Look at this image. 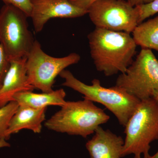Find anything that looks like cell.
<instances>
[{
  "label": "cell",
  "mask_w": 158,
  "mask_h": 158,
  "mask_svg": "<svg viewBox=\"0 0 158 158\" xmlns=\"http://www.w3.org/2000/svg\"><path fill=\"white\" fill-rule=\"evenodd\" d=\"M134 7L148 4L152 2L154 0H126Z\"/></svg>",
  "instance_id": "20"
},
{
  "label": "cell",
  "mask_w": 158,
  "mask_h": 158,
  "mask_svg": "<svg viewBox=\"0 0 158 158\" xmlns=\"http://www.w3.org/2000/svg\"><path fill=\"white\" fill-rule=\"evenodd\" d=\"M152 98L157 102L158 103V90H154L152 93Z\"/></svg>",
  "instance_id": "22"
},
{
  "label": "cell",
  "mask_w": 158,
  "mask_h": 158,
  "mask_svg": "<svg viewBox=\"0 0 158 158\" xmlns=\"http://www.w3.org/2000/svg\"><path fill=\"white\" fill-rule=\"evenodd\" d=\"M91 139L87 141L86 149L90 158H121L124 140L110 130L99 126Z\"/></svg>",
  "instance_id": "11"
},
{
  "label": "cell",
  "mask_w": 158,
  "mask_h": 158,
  "mask_svg": "<svg viewBox=\"0 0 158 158\" xmlns=\"http://www.w3.org/2000/svg\"><path fill=\"white\" fill-rule=\"evenodd\" d=\"M80 60V55L76 53L61 58L51 56L44 52L39 41L35 40L26 62L29 83L42 92H52L56 77Z\"/></svg>",
  "instance_id": "7"
},
{
  "label": "cell",
  "mask_w": 158,
  "mask_h": 158,
  "mask_svg": "<svg viewBox=\"0 0 158 158\" xmlns=\"http://www.w3.org/2000/svg\"><path fill=\"white\" fill-rule=\"evenodd\" d=\"M130 34L95 27L88 34L90 56L97 70L106 77L125 72L134 61L137 46Z\"/></svg>",
  "instance_id": "1"
},
{
  "label": "cell",
  "mask_w": 158,
  "mask_h": 158,
  "mask_svg": "<svg viewBox=\"0 0 158 158\" xmlns=\"http://www.w3.org/2000/svg\"><path fill=\"white\" fill-rule=\"evenodd\" d=\"M66 93L63 89L53 90L48 93H34L31 90L21 91L14 97V101L19 106H25L35 109L47 108L48 106H64L66 103Z\"/></svg>",
  "instance_id": "13"
},
{
  "label": "cell",
  "mask_w": 158,
  "mask_h": 158,
  "mask_svg": "<svg viewBox=\"0 0 158 158\" xmlns=\"http://www.w3.org/2000/svg\"><path fill=\"white\" fill-rule=\"evenodd\" d=\"M122 157L149 158L150 144L158 140V103L153 98L140 101L125 126Z\"/></svg>",
  "instance_id": "3"
},
{
  "label": "cell",
  "mask_w": 158,
  "mask_h": 158,
  "mask_svg": "<svg viewBox=\"0 0 158 158\" xmlns=\"http://www.w3.org/2000/svg\"><path fill=\"white\" fill-rule=\"evenodd\" d=\"M115 86L141 101L152 97L158 90V60L152 50L142 48L125 72L116 80Z\"/></svg>",
  "instance_id": "6"
},
{
  "label": "cell",
  "mask_w": 158,
  "mask_h": 158,
  "mask_svg": "<svg viewBox=\"0 0 158 158\" xmlns=\"http://www.w3.org/2000/svg\"><path fill=\"white\" fill-rule=\"evenodd\" d=\"M88 11L95 27L131 34L139 25L136 7L126 0H99Z\"/></svg>",
  "instance_id": "8"
},
{
  "label": "cell",
  "mask_w": 158,
  "mask_h": 158,
  "mask_svg": "<svg viewBox=\"0 0 158 158\" xmlns=\"http://www.w3.org/2000/svg\"><path fill=\"white\" fill-rule=\"evenodd\" d=\"M47 108L35 109L19 106L17 110L11 118L6 133V139L11 135L23 129L30 130L36 134L41 132L42 124L45 120Z\"/></svg>",
  "instance_id": "12"
},
{
  "label": "cell",
  "mask_w": 158,
  "mask_h": 158,
  "mask_svg": "<svg viewBox=\"0 0 158 158\" xmlns=\"http://www.w3.org/2000/svg\"><path fill=\"white\" fill-rule=\"evenodd\" d=\"M27 15L5 5L0 10V44L11 61L27 58L35 40L29 30Z\"/></svg>",
  "instance_id": "5"
},
{
  "label": "cell",
  "mask_w": 158,
  "mask_h": 158,
  "mask_svg": "<svg viewBox=\"0 0 158 158\" xmlns=\"http://www.w3.org/2000/svg\"><path fill=\"white\" fill-rule=\"evenodd\" d=\"M1 87H2V85H1V84H0V88H1Z\"/></svg>",
  "instance_id": "24"
},
{
  "label": "cell",
  "mask_w": 158,
  "mask_h": 158,
  "mask_svg": "<svg viewBox=\"0 0 158 158\" xmlns=\"http://www.w3.org/2000/svg\"><path fill=\"white\" fill-rule=\"evenodd\" d=\"M19 104L13 101L0 108V140L6 139V133L11 118L17 110Z\"/></svg>",
  "instance_id": "15"
},
{
  "label": "cell",
  "mask_w": 158,
  "mask_h": 158,
  "mask_svg": "<svg viewBox=\"0 0 158 158\" xmlns=\"http://www.w3.org/2000/svg\"><path fill=\"white\" fill-rule=\"evenodd\" d=\"M10 143H9L7 140L5 139H2L0 140V148H4L10 147Z\"/></svg>",
  "instance_id": "21"
},
{
  "label": "cell",
  "mask_w": 158,
  "mask_h": 158,
  "mask_svg": "<svg viewBox=\"0 0 158 158\" xmlns=\"http://www.w3.org/2000/svg\"><path fill=\"white\" fill-rule=\"evenodd\" d=\"M135 7L138 12L139 24L146 19L158 13V0H154L148 4Z\"/></svg>",
  "instance_id": "16"
},
{
  "label": "cell",
  "mask_w": 158,
  "mask_h": 158,
  "mask_svg": "<svg viewBox=\"0 0 158 158\" xmlns=\"http://www.w3.org/2000/svg\"><path fill=\"white\" fill-rule=\"evenodd\" d=\"M32 10L30 18L36 33L41 32L51 19L74 18L88 14L69 0H31Z\"/></svg>",
  "instance_id": "9"
},
{
  "label": "cell",
  "mask_w": 158,
  "mask_h": 158,
  "mask_svg": "<svg viewBox=\"0 0 158 158\" xmlns=\"http://www.w3.org/2000/svg\"><path fill=\"white\" fill-rule=\"evenodd\" d=\"M10 60L5 50L0 44V84L2 85L4 78L9 70Z\"/></svg>",
  "instance_id": "17"
},
{
  "label": "cell",
  "mask_w": 158,
  "mask_h": 158,
  "mask_svg": "<svg viewBox=\"0 0 158 158\" xmlns=\"http://www.w3.org/2000/svg\"><path fill=\"white\" fill-rule=\"evenodd\" d=\"M5 5H10L15 6L23 11L27 16L30 17L32 5L31 0H1Z\"/></svg>",
  "instance_id": "18"
},
{
  "label": "cell",
  "mask_w": 158,
  "mask_h": 158,
  "mask_svg": "<svg viewBox=\"0 0 158 158\" xmlns=\"http://www.w3.org/2000/svg\"><path fill=\"white\" fill-rule=\"evenodd\" d=\"M26 62L27 58L10 61V67L0 88V108L14 101L16 94L35 89L28 80Z\"/></svg>",
  "instance_id": "10"
},
{
  "label": "cell",
  "mask_w": 158,
  "mask_h": 158,
  "mask_svg": "<svg viewBox=\"0 0 158 158\" xmlns=\"http://www.w3.org/2000/svg\"><path fill=\"white\" fill-rule=\"evenodd\" d=\"M65 81L62 86L71 88L84 95V98L104 106L116 116L119 124L125 127L135 110L140 100L124 90L114 86L103 87L98 79L88 85L76 78L69 71L65 69L59 74Z\"/></svg>",
  "instance_id": "4"
},
{
  "label": "cell",
  "mask_w": 158,
  "mask_h": 158,
  "mask_svg": "<svg viewBox=\"0 0 158 158\" xmlns=\"http://www.w3.org/2000/svg\"><path fill=\"white\" fill-rule=\"evenodd\" d=\"M149 158H158V151L154 155L151 156Z\"/></svg>",
  "instance_id": "23"
},
{
  "label": "cell",
  "mask_w": 158,
  "mask_h": 158,
  "mask_svg": "<svg viewBox=\"0 0 158 158\" xmlns=\"http://www.w3.org/2000/svg\"><path fill=\"white\" fill-rule=\"evenodd\" d=\"M71 2L81 9L88 10L94 3L99 0H69Z\"/></svg>",
  "instance_id": "19"
},
{
  "label": "cell",
  "mask_w": 158,
  "mask_h": 158,
  "mask_svg": "<svg viewBox=\"0 0 158 158\" xmlns=\"http://www.w3.org/2000/svg\"><path fill=\"white\" fill-rule=\"evenodd\" d=\"M132 33L137 46L158 51V16L139 24Z\"/></svg>",
  "instance_id": "14"
},
{
  "label": "cell",
  "mask_w": 158,
  "mask_h": 158,
  "mask_svg": "<svg viewBox=\"0 0 158 158\" xmlns=\"http://www.w3.org/2000/svg\"><path fill=\"white\" fill-rule=\"evenodd\" d=\"M110 119L104 110L96 106L93 102L84 98L76 102L66 101L45 122L44 126L57 132L86 138Z\"/></svg>",
  "instance_id": "2"
}]
</instances>
